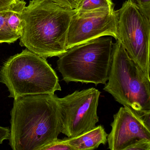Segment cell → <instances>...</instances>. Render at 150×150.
I'll list each match as a JSON object with an SVG mask.
<instances>
[{"mask_svg": "<svg viewBox=\"0 0 150 150\" xmlns=\"http://www.w3.org/2000/svg\"><path fill=\"white\" fill-rule=\"evenodd\" d=\"M58 97L38 94L14 99L9 144L13 150H41L61 133Z\"/></svg>", "mask_w": 150, "mask_h": 150, "instance_id": "6da1fadb", "label": "cell"}, {"mask_svg": "<svg viewBox=\"0 0 150 150\" xmlns=\"http://www.w3.org/2000/svg\"><path fill=\"white\" fill-rule=\"evenodd\" d=\"M125 150H150V140L144 139L137 140Z\"/></svg>", "mask_w": 150, "mask_h": 150, "instance_id": "9a60e30c", "label": "cell"}, {"mask_svg": "<svg viewBox=\"0 0 150 150\" xmlns=\"http://www.w3.org/2000/svg\"><path fill=\"white\" fill-rule=\"evenodd\" d=\"M20 0H0V11L11 7Z\"/></svg>", "mask_w": 150, "mask_h": 150, "instance_id": "d6986e66", "label": "cell"}, {"mask_svg": "<svg viewBox=\"0 0 150 150\" xmlns=\"http://www.w3.org/2000/svg\"><path fill=\"white\" fill-rule=\"evenodd\" d=\"M111 36L102 37L73 46L59 57L58 70L63 80L105 84L108 79L113 49Z\"/></svg>", "mask_w": 150, "mask_h": 150, "instance_id": "5b68a950", "label": "cell"}, {"mask_svg": "<svg viewBox=\"0 0 150 150\" xmlns=\"http://www.w3.org/2000/svg\"><path fill=\"white\" fill-rule=\"evenodd\" d=\"M115 8V4L112 0H82L77 9L78 12H87L100 8Z\"/></svg>", "mask_w": 150, "mask_h": 150, "instance_id": "4fadbf2b", "label": "cell"}, {"mask_svg": "<svg viewBox=\"0 0 150 150\" xmlns=\"http://www.w3.org/2000/svg\"><path fill=\"white\" fill-rule=\"evenodd\" d=\"M13 6L0 11V44L13 43L20 39L19 36L11 31L8 25L7 19L13 11Z\"/></svg>", "mask_w": 150, "mask_h": 150, "instance_id": "7c38bea8", "label": "cell"}, {"mask_svg": "<svg viewBox=\"0 0 150 150\" xmlns=\"http://www.w3.org/2000/svg\"><path fill=\"white\" fill-rule=\"evenodd\" d=\"M100 95L98 89L91 88L77 90L63 98L58 97L61 133L74 137L95 127L99 122Z\"/></svg>", "mask_w": 150, "mask_h": 150, "instance_id": "52a82bcc", "label": "cell"}, {"mask_svg": "<svg viewBox=\"0 0 150 150\" xmlns=\"http://www.w3.org/2000/svg\"><path fill=\"white\" fill-rule=\"evenodd\" d=\"M10 136V129L8 127L0 126V144L3 143L4 140L8 139Z\"/></svg>", "mask_w": 150, "mask_h": 150, "instance_id": "ac0fdd59", "label": "cell"}, {"mask_svg": "<svg viewBox=\"0 0 150 150\" xmlns=\"http://www.w3.org/2000/svg\"><path fill=\"white\" fill-rule=\"evenodd\" d=\"M26 5V2L24 0H20L14 5L13 11L7 19L8 28L13 33L20 38L23 30L22 13Z\"/></svg>", "mask_w": 150, "mask_h": 150, "instance_id": "8fae6325", "label": "cell"}, {"mask_svg": "<svg viewBox=\"0 0 150 150\" xmlns=\"http://www.w3.org/2000/svg\"><path fill=\"white\" fill-rule=\"evenodd\" d=\"M142 12L150 19V0H132Z\"/></svg>", "mask_w": 150, "mask_h": 150, "instance_id": "e0dca14e", "label": "cell"}, {"mask_svg": "<svg viewBox=\"0 0 150 150\" xmlns=\"http://www.w3.org/2000/svg\"><path fill=\"white\" fill-rule=\"evenodd\" d=\"M41 150H73L72 147L63 139H55L50 144L42 147Z\"/></svg>", "mask_w": 150, "mask_h": 150, "instance_id": "5bb4252c", "label": "cell"}, {"mask_svg": "<svg viewBox=\"0 0 150 150\" xmlns=\"http://www.w3.org/2000/svg\"><path fill=\"white\" fill-rule=\"evenodd\" d=\"M116 41L103 90L150 128V78L129 57L120 42Z\"/></svg>", "mask_w": 150, "mask_h": 150, "instance_id": "3957f363", "label": "cell"}, {"mask_svg": "<svg viewBox=\"0 0 150 150\" xmlns=\"http://www.w3.org/2000/svg\"><path fill=\"white\" fill-rule=\"evenodd\" d=\"M75 12L50 0H31L22 13L20 45L46 59L60 57L67 50V32Z\"/></svg>", "mask_w": 150, "mask_h": 150, "instance_id": "7a4b0ae2", "label": "cell"}, {"mask_svg": "<svg viewBox=\"0 0 150 150\" xmlns=\"http://www.w3.org/2000/svg\"><path fill=\"white\" fill-rule=\"evenodd\" d=\"M62 6L71 9L77 8L81 0H50Z\"/></svg>", "mask_w": 150, "mask_h": 150, "instance_id": "2e32d148", "label": "cell"}, {"mask_svg": "<svg viewBox=\"0 0 150 150\" xmlns=\"http://www.w3.org/2000/svg\"><path fill=\"white\" fill-rule=\"evenodd\" d=\"M108 136L103 126L100 125L79 136L64 139L73 150H93L105 144Z\"/></svg>", "mask_w": 150, "mask_h": 150, "instance_id": "30bf717a", "label": "cell"}, {"mask_svg": "<svg viewBox=\"0 0 150 150\" xmlns=\"http://www.w3.org/2000/svg\"><path fill=\"white\" fill-rule=\"evenodd\" d=\"M117 13L118 40L129 57L150 78V19L132 1Z\"/></svg>", "mask_w": 150, "mask_h": 150, "instance_id": "8992f818", "label": "cell"}, {"mask_svg": "<svg viewBox=\"0 0 150 150\" xmlns=\"http://www.w3.org/2000/svg\"><path fill=\"white\" fill-rule=\"evenodd\" d=\"M0 83L5 84L9 97L53 95L61 91L59 78L46 59L26 49L12 56L0 68Z\"/></svg>", "mask_w": 150, "mask_h": 150, "instance_id": "277c9868", "label": "cell"}, {"mask_svg": "<svg viewBox=\"0 0 150 150\" xmlns=\"http://www.w3.org/2000/svg\"><path fill=\"white\" fill-rule=\"evenodd\" d=\"M117 13L114 8L76 11L71 20L67 38V50L103 36L117 40Z\"/></svg>", "mask_w": 150, "mask_h": 150, "instance_id": "ba28073f", "label": "cell"}, {"mask_svg": "<svg viewBox=\"0 0 150 150\" xmlns=\"http://www.w3.org/2000/svg\"><path fill=\"white\" fill-rule=\"evenodd\" d=\"M111 126L107 137L110 150H125L137 140H150V128L126 107H121L114 115Z\"/></svg>", "mask_w": 150, "mask_h": 150, "instance_id": "9c48e42d", "label": "cell"}]
</instances>
